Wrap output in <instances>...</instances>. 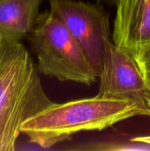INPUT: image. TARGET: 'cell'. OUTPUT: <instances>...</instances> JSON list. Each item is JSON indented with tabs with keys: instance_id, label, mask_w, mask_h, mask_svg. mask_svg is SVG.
<instances>
[{
	"instance_id": "277c9868",
	"label": "cell",
	"mask_w": 150,
	"mask_h": 151,
	"mask_svg": "<svg viewBox=\"0 0 150 151\" xmlns=\"http://www.w3.org/2000/svg\"><path fill=\"white\" fill-rule=\"evenodd\" d=\"M50 11L82 48L98 76L106 49L112 41L109 15L101 4L78 0H49Z\"/></svg>"
},
{
	"instance_id": "7a4b0ae2",
	"label": "cell",
	"mask_w": 150,
	"mask_h": 151,
	"mask_svg": "<svg viewBox=\"0 0 150 151\" xmlns=\"http://www.w3.org/2000/svg\"><path fill=\"white\" fill-rule=\"evenodd\" d=\"M150 117L138 104L99 96L51 105L28 119L21 133L42 148L48 149L82 132L102 131L134 117Z\"/></svg>"
},
{
	"instance_id": "6da1fadb",
	"label": "cell",
	"mask_w": 150,
	"mask_h": 151,
	"mask_svg": "<svg viewBox=\"0 0 150 151\" xmlns=\"http://www.w3.org/2000/svg\"><path fill=\"white\" fill-rule=\"evenodd\" d=\"M52 102L21 42H0V151L14 150L25 121Z\"/></svg>"
},
{
	"instance_id": "52a82bcc",
	"label": "cell",
	"mask_w": 150,
	"mask_h": 151,
	"mask_svg": "<svg viewBox=\"0 0 150 151\" xmlns=\"http://www.w3.org/2000/svg\"><path fill=\"white\" fill-rule=\"evenodd\" d=\"M42 0H0V38L21 42L34 28Z\"/></svg>"
},
{
	"instance_id": "7c38bea8",
	"label": "cell",
	"mask_w": 150,
	"mask_h": 151,
	"mask_svg": "<svg viewBox=\"0 0 150 151\" xmlns=\"http://www.w3.org/2000/svg\"><path fill=\"white\" fill-rule=\"evenodd\" d=\"M149 87V97H148V104H149V107L150 108V86Z\"/></svg>"
},
{
	"instance_id": "3957f363",
	"label": "cell",
	"mask_w": 150,
	"mask_h": 151,
	"mask_svg": "<svg viewBox=\"0 0 150 151\" xmlns=\"http://www.w3.org/2000/svg\"><path fill=\"white\" fill-rule=\"evenodd\" d=\"M27 38L41 74L88 86L96 81L98 74L82 48L50 11L40 14Z\"/></svg>"
},
{
	"instance_id": "8992f818",
	"label": "cell",
	"mask_w": 150,
	"mask_h": 151,
	"mask_svg": "<svg viewBox=\"0 0 150 151\" xmlns=\"http://www.w3.org/2000/svg\"><path fill=\"white\" fill-rule=\"evenodd\" d=\"M112 42L136 58L150 48V0H119Z\"/></svg>"
},
{
	"instance_id": "5b68a950",
	"label": "cell",
	"mask_w": 150,
	"mask_h": 151,
	"mask_svg": "<svg viewBox=\"0 0 150 151\" xmlns=\"http://www.w3.org/2000/svg\"><path fill=\"white\" fill-rule=\"evenodd\" d=\"M98 78L97 96L133 102L150 115L149 87L140 64L134 56L112 41L106 49Z\"/></svg>"
},
{
	"instance_id": "ba28073f",
	"label": "cell",
	"mask_w": 150,
	"mask_h": 151,
	"mask_svg": "<svg viewBox=\"0 0 150 151\" xmlns=\"http://www.w3.org/2000/svg\"><path fill=\"white\" fill-rule=\"evenodd\" d=\"M75 150H149L150 145L133 141L129 142H100L90 144H82L81 146L72 148Z\"/></svg>"
},
{
	"instance_id": "9c48e42d",
	"label": "cell",
	"mask_w": 150,
	"mask_h": 151,
	"mask_svg": "<svg viewBox=\"0 0 150 151\" xmlns=\"http://www.w3.org/2000/svg\"><path fill=\"white\" fill-rule=\"evenodd\" d=\"M136 59L142 69L149 86H150V48L138 56Z\"/></svg>"
},
{
	"instance_id": "8fae6325",
	"label": "cell",
	"mask_w": 150,
	"mask_h": 151,
	"mask_svg": "<svg viewBox=\"0 0 150 151\" xmlns=\"http://www.w3.org/2000/svg\"><path fill=\"white\" fill-rule=\"evenodd\" d=\"M118 2H119V0H97L96 3L101 4H108V5L117 6Z\"/></svg>"
},
{
	"instance_id": "4fadbf2b",
	"label": "cell",
	"mask_w": 150,
	"mask_h": 151,
	"mask_svg": "<svg viewBox=\"0 0 150 151\" xmlns=\"http://www.w3.org/2000/svg\"><path fill=\"white\" fill-rule=\"evenodd\" d=\"M0 42H1V38H0Z\"/></svg>"
},
{
	"instance_id": "30bf717a",
	"label": "cell",
	"mask_w": 150,
	"mask_h": 151,
	"mask_svg": "<svg viewBox=\"0 0 150 151\" xmlns=\"http://www.w3.org/2000/svg\"><path fill=\"white\" fill-rule=\"evenodd\" d=\"M133 141L135 142H144L150 145V134L149 135H144V136H138V137H134L132 139Z\"/></svg>"
}]
</instances>
